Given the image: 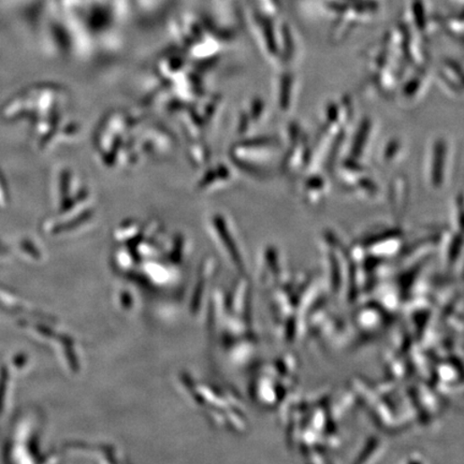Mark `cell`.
<instances>
[{
  "label": "cell",
  "mask_w": 464,
  "mask_h": 464,
  "mask_svg": "<svg viewBox=\"0 0 464 464\" xmlns=\"http://www.w3.org/2000/svg\"><path fill=\"white\" fill-rule=\"evenodd\" d=\"M43 414L39 408L22 409L14 418L10 438L3 447L4 462L40 463L46 455L41 450Z\"/></svg>",
  "instance_id": "1"
},
{
  "label": "cell",
  "mask_w": 464,
  "mask_h": 464,
  "mask_svg": "<svg viewBox=\"0 0 464 464\" xmlns=\"http://www.w3.org/2000/svg\"><path fill=\"white\" fill-rule=\"evenodd\" d=\"M64 92L56 85L31 87L11 98L2 108V118L9 122L26 119L31 124L54 114L62 113Z\"/></svg>",
  "instance_id": "2"
},
{
  "label": "cell",
  "mask_w": 464,
  "mask_h": 464,
  "mask_svg": "<svg viewBox=\"0 0 464 464\" xmlns=\"http://www.w3.org/2000/svg\"><path fill=\"white\" fill-rule=\"evenodd\" d=\"M0 312L18 316V319L31 318V316H34V318H37V316H46V314L35 311L19 293L2 285H0Z\"/></svg>",
  "instance_id": "3"
},
{
  "label": "cell",
  "mask_w": 464,
  "mask_h": 464,
  "mask_svg": "<svg viewBox=\"0 0 464 464\" xmlns=\"http://www.w3.org/2000/svg\"><path fill=\"white\" fill-rule=\"evenodd\" d=\"M13 253L18 255L21 260L29 265H42L45 263L46 253L35 238L22 236L15 240Z\"/></svg>",
  "instance_id": "4"
},
{
  "label": "cell",
  "mask_w": 464,
  "mask_h": 464,
  "mask_svg": "<svg viewBox=\"0 0 464 464\" xmlns=\"http://www.w3.org/2000/svg\"><path fill=\"white\" fill-rule=\"evenodd\" d=\"M11 379H13V373L8 365H0V420L4 416L9 406Z\"/></svg>",
  "instance_id": "5"
},
{
  "label": "cell",
  "mask_w": 464,
  "mask_h": 464,
  "mask_svg": "<svg viewBox=\"0 0 464 464\" xmlns=\"http://www.w3.org/2000/svg\"><path fill=\"white\" fill-rule=\"evenodd\" d=\"M31 365V358L29 354L25 352H18L11 357L8 368L11 373H25Z\"/></svg>",
  "instance_id": "6"
},
{
  "label": "cell",
  "mask_w": 464,
  "mask_h": 464,
  "mask_svg": "<svg viewBox=\"0 0 464 464\" xmlns=\"http://www.w3.org/2000/svg\"><path fill=\"white\" fill-rule=\"evenodd\" d=\"M10 204V192L7 181L0 171V209H5Z\"/></svg>",
  "instance_id": "7"
},
{
  "label": "cell",
  "mask_w": 464,
  "mask_h": 464,
  "mask_svg": "<svg viewBox=\"0 0 464 464\" xmlns=\"http://www.w3.org/2000/svg\"><path fill=\"white\" fill-rule=\"evenodd\" d=\"M13 253L7 245L0 241V266L8 264L11 258H13Z\"/></svg>",
  "instance_id": "8"
}]
</instances>
